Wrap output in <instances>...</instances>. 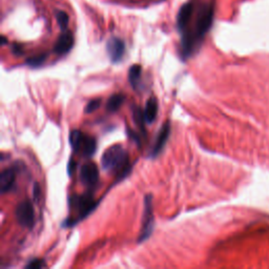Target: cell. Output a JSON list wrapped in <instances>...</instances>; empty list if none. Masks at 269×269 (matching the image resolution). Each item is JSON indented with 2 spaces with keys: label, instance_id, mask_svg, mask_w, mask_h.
Wrapping results in <instances>:
<instances>
[{
  "label": "cell",
  "instance_id": "1",
  "mask_svg": "<svg viewBox=\"0 0 269 269\" xmlns=\"http://www.w3.org/2000/svg\"><path fill=\"white\" fill-rule=\"evenodd\" d=\"M101 165L105 171L116 174L118 181L126 178L132 169L127 150L120 144H115L104 151L101 159Z\"/></svg>",
  "mask_w": 269,
  "mask_h": 269
},
{
  "label": "cell",
  "instance_id": "2",
  "mask_svg": "<svg viewBox=\"0 0 269 269\" xmlns=\"http://www.w3.org/2000/svg\"><path fill=\"white\" fill-rule=\"evenodd\" d=\"M155 226V217H154V205H153V196L146 195L144 197V210H143V220H142V228L138 239V243H142L144 241L149 239L153 234Z\"/></svg>",
  "mask_w": 269,
  "mask_h": 269
},
{
  "label": "cell",
  "instance_id": "3",
  "mask_svg": "<svg viewBox=\"0 0 269 269\" xmlns=\"http://www.w3.org/2000/svg\"><path fill=\"white\" fill-rule=\"evenodd\" d=\"M68 204L70 207L76 209L79 212L78 222L82 219L86 218L89 213L93 212L94 209L97 207L98 202H96L92 194L84 195H74L68 199Z\"/></svg>",
  "mask_w": 269,
  "mask_h": 269
},
{
  "label": "cell",
  "instance_id": "4",
  "mask_svg": "<svg viewBox=\"0 0 269 269\" xmlns=\"http://www.w3.org/2000/svg\"><path fill=\"white\" fill-rule=\"evenodd\" d=\"M15 215L17 222L22 227L27 229L33 228L34 223H35V220H34L35 213H34L33 204L30 201H22L21 203H19Z\"/></svg>",
  "mask_w": 269,
  "mask_h": 269
},
{
  "label": "cell",
  "instance_id": "5",
  "mask_svg": "<svg viewBox=\"0 0 269 269\" xmlns=\"http://www.w3.org/2000/svg\"><path fill=\"white\" fill-rule=\"evenodd\" d=\"M80 181L87 188L93 189L99 182V169L94 162H86L80 168Z\"/></svg>",
  "mask_w": 269,
  "mask_h": 269
},
{
  "label": "cell",
  "instance_id": "6",
  "mask_svg": "<svg viewBox=\"0 0 269 269\" xmlns=\"http://www.w3.org/2000/svg\"><path fill=\"white\" fill-rule=\"evenodd\" d=\"M213 19V11L210 6H206L199 14V17L197 20L196 25V34H195V40L197 41L201 40L206 33L209 31L212 24Z\"/></svg>",
  "mask_w": 269,
  "mask_h": 269
},
{
  "label": "cell",
  "instance_id": "7",
  "mask_svg": "<svg viewBox=\"0 0 269 269\" xmlns=\"http://www.w3.org/2000/svg\"><path fill=\"white\" fill-rule=\"evenodd\" d=\"M170 130H171L170 122L166 121L162 125L161 129L159 130V133H158V136L156 138L154 145H153V147H151V149H150V153H149V157L150 158H153V159H155V158H157L158 156H159L162 153L163 148L165 147V145H166L167 140L169 139Z\"/></svg>",
  "mask_w": 269,
  "mask_h": 269
},
{
  "label": "cell",
  "instance_id": "8",
  "mask_svg": "<svg viewBox=\"0 0 269 269\" xmlns=\"http://www.w3.org/2000/svg\"><path fill=\"white\" fill-rule=\"evenodd\" d=\"M106 51L110 61L113 63H118L122 60L124 53H125V43L120 38L113 37L107 41Z\"/></svg>",
  "mask_w": 269,
  "mask_h": 269
},
{
  "label": "cell",
  "instance_id": "9",
  "mask_svg": "<svg viewBox=\"0 0 269 269\" xmlns=\"http://www.w3.org/2000/svg\"><path fill=\"white\" fill-rule=\"evenodd\" d=\"M74 46V35L71 31H64L59 36L54 51L58 55H65L70 52Z\"/></svg>",
  "mask_w": 269,
  "mask_h": 269
},
{
  "label": "cell",
  "instance_id": "10",
  "mask_svg": "<svg viewBox=\"0 0 269 269\" xmlns=\"http://www.w3.org/2000/svg\"><path fill=\"white\" fill-rule=\"evenodd\" d=\"M16 182V170L14 168L4 169L0 175V191L6 194L13 189Z\"/></svg>",
  "mask_w": 269,
  "mask_h": 269
},
{
  "label": "cell",
  "instance_id": "11",
  "mask_svg": "<svg viewBox=\"0 0 269 269\" xmlns=\"http://www.w3.org/2000/svg\"><path fill=\"white\" fill-rule=\"evenodd\" d=\"M192 4L190 3H186L184 4L182 8L179 11L178 17H177V25L178 29L180 32H184L186 26H187L189 20L192 15Z\"/></svg>",
  "mask_w": 269,
  "mask_h": 269
},
{
  "label": "cell",
  "instance_id": "12",
  "mask_svg": "<svg viewBox=\"0 0 269 269\" xmlns=\"http://www.w3.org/2000/svg\"><path fill=\"white\" fill-rule=\"evenodd\" d=\"M158 109H159V105H158V101L155 97H151L147 100L145 107H144V116H145L146 123L150 124L153 123L158 115Z\"/></svg>",
  "mask_w": 269,
  "mask_h": 269
},
{
  "label": "cell",
  "instance_id": "13",
  "mask_svg": "<svg viewBox=\"0 0 269 269\" xmlns=\"http://www.w3.org/2000/svg\"><path fill=\"white\" fill-rule=\"evenodd\" d=\"M96 150H97V141H96L95 138L84 135L80 151H82L84 157L91 158L96 154Z\"/></svg>",
  "mask_w": 269,
  "mask_h": 269
},
{
  "label": "cell",
  "instance_id": "14",
  "mask_svg": "<svg viewBox=\"0 0 269 269\" xmlns=\"http://www.w3.org/2000/svg\"><path fill=\"white\" fill-rule=\"evenodd\" d=\"M141 75H142V67L139 64H134L130 66L128 71V81L132 84L134 89H138L141 84Z\"/></svg>",
  "mask_w": 269,
  "mask_h": 269
},
{
  "label": "cell",
  "instance_id": "15",
  "mask_svg": "<svg viewBox=\"0 0 269 269\" xmlns=\"http://www.w3.org/2000/svg\"><path fill=\"white\" fill-rule=\"evenodd\" d=\"M124 101H125V96L122 94H115L108 99L106 103V109L109 113L118 112Z\"/></svg>",
  "mask_w": 269,
  "mask_h": 269
},
{
  "label": "cell",
  "instance_id": "16",
  "mask_svg": "<svg viewBox=\"0 0 269 269\" xmlns=\"http://www.w3.org/2000/svg\"><path fill=\"white\" fill-rule=\"evenodd\" d=\"M133 118L134 121L136 123V125L141 129V132H143V134H146V129H145V116H144V110L139 107V106H133Z\"/></svg>",
  "mask_w": 269,
  "mask_h": 269
},
{
  "label": "cell",
  "instance_id": "17",
  "mask_svg": "<svg viewBox=\"0 0 269 269\" xmlns=\"http://www.w3.org/2000/svg\"><path fill=\"white\" fill-rule=\"evenodd\" d=\"M83 138H84V134H82L80 130H73V132L71 133L70 143H71V146L74 150V153L78 154L80 151L82 142H83Z\"/></svg>",
  "mask_w": 269,
  "mask_h": 269
},
{
  "label": "cell",
  "instance_id": "18",
  "mask_svg": "<svg viewBox=\"0 0 269 269\" xmlns=\"http://www.w3.org/2000/svg\"><path fill=\"white\" fill-rule=\"evenodd\" d=\"M56 18H57V22H58V25L60 26L61 31L62 32L66 31L67 26H68V21H70V17H68L67 14L63 11H57Z\"/></svg>",
  "mask_w": 269,
  "mask_h": 269
},
{
  "label": "cell",
  "instance_id": "19",
  "mask_svg": "<svg viewBox=\"0 0 269 269\" xmlns=\"http://www.w3.org/2000/svg\"><path fill=\"white\" fill-rule=\"evenodd\" d=\"M47 58V54H40L37 56L31 57L26 60V64L31 67H39L42 65Z\"/></svg>",
  "mask_w": 269,
  "mask_h": 269
},
{
  "label": "cell",
  "instance_id": "20",
  "mask_svg": "<svg viewBox=\"0 0 269 269\" xmlns=\"http://www.w3.org/2000/svg\"><path fill=\"white\" fill-rule=\"evenodd\" d=\"M45 267V262L41 259H33L25 265L26 269H40Z\"/></svg>",
  "mask_w": 269,
  "mask_h": 269
},
{
  "label": "cell",
  "instance_id": "21",
  "mask_svg": "<svg viewBox=\"0 0 269 269\" xmlns=\"http://www.w3.org/2000/svg\"><path fill=\"white\" fill-rule=\"evenodd\" d=\"M100 105H101V100L100 99H95V100L89 101L87 103L86 107H85V113H87V114L93 113V112H95L96 109H98Z\"/></svg>",
  "mask_w": 269,
  "mask_h": 269
},
{
  "label": "cell",
  "instance_id": "22",
  "mask_svg": "<svg viewBox=\"0 0 269 269\" xmlns=\"http://www.w3.org/2000/svg\"><path fill=\"white\" fill-rule=\"evenodd\" d=\"M127 135H128V137L132 138L133 140H135L137 144H140V138L138 137V135L135 132H133V130L130 129L129 127H127Z\"/></svg>",
  "mask_w": 269,
  "mask_h": 269
},
{
  "label": "cell",
  "instance_id": "23",
  "mask_svg": "<svg viewBox=\"0 0 269 269\" xmlns=\"http://www.w3.org/2000/svg\"><path fill=\"white\" fill-rule=\"evenodd\" d=\"M76 166H77V163L74 162L73 159H71L70 162H68V164H67V171H68V175H70V176L73 175V170L76 168Z\"/></svg>",
  "mask_w": 269,
  "mask_h": 269
},
{
  "label": "cell",
  "instance_id": "24",
  "mask_svg": "<svg viewBox=\"0 0 269 269\" xmlns=\"http://www.w3.org/2000/svg\"><path fill=\"white\" fill-rule=\"evenodd\" d=\"M33 195H34V198H35L36 200L38 199L39 195H40V187L39 185L36 183L35 185H34V189H33Z\"/></svg>",
  "mask_w": 269,
  "mask_h": 269
},
{
  "label": "cell",
  "instance_id": "25",
  "mask_svg": "<svg viewBox=\"0 0 269 269\" xmlns=\"http://www.w3.org/2000/svg\"><path fill=\"white\" fill-rule=\"evenodd\" d=\"M13 52L14 53H15L16 55H18V56H19V55H21L22 54V49H21V46H19V45H14L13 46Z\"/></svg>",
  "mask_w": 269,
  "mask_h": 269
},
{
  "label": "cell",
  "instance_id": "26",
  "mask_svg": "<svg viewBox=\"0 0 269 269\" xmlns=\"http://www.w3.org/2000/svg\"><path fill=\"white\" fill-rule=\"evenodd\" d=\"M2 45H4L5 43H6V39H5V37H2Z\"/></svg>",
  "mask_w": 269,
  "mask_h": 269
}]
</instances>
